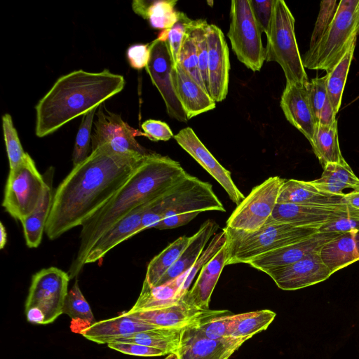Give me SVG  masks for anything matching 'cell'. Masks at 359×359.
<instances>
[{
	"label": "cell",
	"mask_w": 359,
	"mask_h": 359,
	"mask_svg": "<svg viewBox=\"0 0 359 359\" xmlns=\"http://www.w3.org/2000/svg\"><path fill=\"white\" fill-rule=\"evenodd\" d=\"M123 76L108 69H83L60 76L35 107V133L50 135L78 116L97 109L125 86Z\"/></svg>",
	"instance_id": "3957f363"
},
{
	"label": "cell",
	"mask_w": 359,
	"mask_h": 359,
	"mask_svg": "<svg viewBox=\"0 0 359 359\" xmlns=\"http://www.w3.org/2000/svg\"><path fill=\"white\" fill-rule=\"evenodd\" d=\"M2 128L10 169H13L22 161L26 153L22 149L10 114H5L2 116Z\"/></svg>",
	"instance_id": "60d3db41"
},
{
	"label": "cell",
	"mask_w": 359,
	"mask_h": 359,
	"mask_svg": "<svg viewBox=\"0 0 359 359\" xmlns=\"http://www.w3.org/2000/svg\"><path fill=\"white\" fill-rule=\"evenodd\" d=\"M351 231H359V216L347 215L323 224L319 228L320 232L344 233Z\"/></svg>",
	"instance_id": "816d5d0a"
},
{
	"label": "cell",
	"mask_w": 359,
	"mask_h": 359,
	"mask_svg": "<svg viewBox=\"0 0 359 359\" xmlns=\"http://www.w3.org/2000/svg\"><path fill=\"white\" fill-rule=\"evenodd\" d=\"M187 175L178 161L149 154L111 198L82 224L79 250L67 271L69 278L79 274L90 249L104 232L140 205L163 196Z\"/></svg>",
	"instance_id": "7a4b0ae2"
},
{
	"label": "cell",
	"mask_w": 359,
	"mask_h": 359,
	"mask_svg": "<svg viewBox=\"0 0 359 359\" xmlns=\"http://www.w3.org/2000/svg\"><path fill=\"white\" fill-rule=\"evenodd\" d=\"M277 203L303 205H335L346 203L344 196H337L323 192L309 181L287 180L283 182Z\"/></svg>",
	"instance_id": "4316f807"
},
{
	"label": "cell",
	"mask_w": 359,
	"mask_h": 359,
	"mask_svg": "<svg viewBox=\"0 0 359 359\" xmlns=\"http://www.w3.org/2000/svg\"><path fill=\"white\" fill-rule=\"evenodd\" d=\"M218 227V224L214 220L208 219L204 222L197 232L190 236V241L180 257L163 276L156 285L167 283L190 269L203 252L205 245L215 233Z\"/></svg>",
	"instance_id": "484cf974"
},
{
	"label": "cell",
	"mask_w": 359,
	"mask_h": 359,
	"mask_svg": "<svg viewBox=\"0 0 359 359\" xmlns=\"http://www.w3.org/2000/svg\"><path fill=\"white\" fill-rule=\"evenodd\" d=\"M172 82L187 119L213 109L216 104L209 93L199 86L178 63L172 68Z\"/></svg>",
	"instance_id": "cb8c5ba5"
},
{
	"label": "cell",
	"mask_w": 359,
	"mask_h": 359,
	"mask_svg": "<svg viewBox=\"0 0 359 359\" xmlns=\"http://www.w3.org/2000/svg\"><path fill=\"white\" fill-rule=\"evenodd\" d=\"M336 115L337 114L334 112L332 105L329 99H327L320 112L318 124L323 126L332 125L337 121Z\"/></svg>",
	"instance_id": "db71d44e"
},
{
	"label": "cell",
	"mask_w": 359,
	"mask_h": 359,
	"mask_svg": "<svg viewBox=\"0 0 359 359\" xmlns=\"http://www.w3.org/2000/svg\"><path fill=\"white\" fill-rule=\"evenodd\" d=\"M206 37L209 94L215 102H222L228 93L230 69L229 48L223 32L215 25L208 24Z\"/></svg>",
	"instance_id": "d6986e66"
},
{
	"label": "cell",
	"mask_w": 359,
	"mask_h": 359,
	"mask_svg": "<svg viewBox=\"0 0 359 359\" xmlns=\"http://www.w3.org/2000/svg\"><path fill=\"white\" fill-rule=\"evenodd\" d=\"M25 314L28 322L37 325H46V317L39 308L33 306L25 309Z\"/></svg>",
	"instance_id": "11a10c76"
},
{
	"label": "cell",
	"mask_w": 359,
	"mask_h": 359,
	"mask_svg": "<svg viewBox=\"0 0 359 359\" xmlns=\"http://www.w3.org/2000/svg\"><path fill=\"white\" fill-rule=\"evenodd\" d=\"M177 3L175 0H134L132 8L135 13L147 20L152 28L164 30L170 29L183 13L175 9Z\"/></svg>",
	"instance_id": "4dcf8cb0"
},
{
	"label": "cell",
	"mask_w": 359,
	"mask_h": 359,
	"mask_svg": "<svg viewBox=\"0 0 359 359\" xmlns=\"http://www.w3.org/2000/svg\"><path fill=\"white\" fill-rule=\"evenodd\" d=\"M191 20L188 25L187 31L180 49L178 63L199 86L207 91L198 68L196 43L189 29Z\"/></svg>",
	"instance_id": "ab89813d"
},
{
	"label": "cell",
	"mask_w": 359,
	"mask_h": 359,
	"mask_svg": "<svg viewBox=\"0 0 359 359\" xmlns=\"http://www.w3.org/2000/svg\"><path fill=\"white\" fill-rule=\"evenodd\" d=\"M356 40L353 41L340 60L326 72V86L328 99L337 114L341 103L342 95L348 73L353 57Z\"/></svg>",
	"instance_id": "d590c367"
},
{
	"label": "cell",
	"mask_w": 359,
	"mask_h": 359,
	"mask_svg": "<svg viewBox=\"0 0 359 359\" xmlns=\"http://www.w3.org/2000/svg\"><path fill=\"white\" fill-rule=\"evenodd\" d=\"M161 197L140 205L104 232L90 249L85 264L94 263L102 259L117 245L137 234L144 214Z\"/></svg>",
	"instance_id": "44dd1931"
},
{
	"label": "cell",
	"mask_w": 359,
	"mask_h": 359,
	"mask_svg": "<svg viewBox=\"0 0 359 359\" xmlns=\"http://www.w3.org/2000/svg\"><path fill=\"white\" fill-rule=\"evenodd\" d=\"M226 266L248 264L255 257L299 242L320 232L318 228L276 222L270 217L259 230L248 232L227 226Z\"/></svg>",
	"instance_id": "277c9868"
},
{
	"label": "cell",
	"mask_w": 359,
	"mask_h": 359,
	"mask_svg": "<svg viewBox=\"0 0 359 359\" xmlns=\"http://www.w3.org/2000/svg\"><path fill=\"white\" fill-rule=\"evenodd\" d=\"M165 359H178V358L176 353H170Z\"/></svg>",
	"instance_id": "680465c9"
},
{
	"label": "cell",
	"mask_w": 359,
	"mask_h": 359,
	"mask_svg": "<svg viewBox=\"0 0 359 359\" xmlns=\"http://www.w3.org/2000/svg\"><path fill=\"white\" fill-rule=\"evenodd\" d=\"M283 290H296L328 279L332 271L324 264L320 253L287 266L264 271Z\"/></svg>",
	"instance_id": "2e32d148"
},
{
	"label": "cell",
	"mask_w": 359,
	"mask_h": 359,
	"mask_svg": "<svg viewBox=\"0 0 359 359\" xmlns=\"http://www.w3.org/2000/svg\"><path fill=\"white\" fill-rule=\"evenodd\" d=\"M155 328L158 327L123 312L116 317L95 322L81 334L97 344H108L135 333Z\"/></svg>",
	"instance_id": "603a6c76"
},
{
	"label": "cell",
	"mask_w": 359,
	"mask_h": 359,
	"mask_svg": "<svg viewBox=\"0 0 359 359\" xmlns=\"http://www.w3.org/2000/svg\"><path fill=\"white\" fill-rule=\"evenodd\" d=\"M294 18L283 0H274L265 48V60L278 63L286 83L306 85L309 79L299 51L294 32Z\"/></svg>",
	"instance_id": "52a82bcc"
},
{
	"label": "cell",
	"mask_w": 359,
	"mask_h": 359,
	"mask_svg": "<svg viewBox=\"0 0 359 359\" xmlns=\"http://www.w3.org/2000/svg\"><path fill=\"white\" fill-rule=\"evenodd\" d=\"M46 185L34 160L26 153L22 161L10 169L2 206L13 218L21 222L37 207Z\"/></svg>",
	"instance_id": "ba28073f"
},
{
	"label": "cell",
	"mask_w": 359,
	"mask_h": 359,
	"mask_svg": "<svg viewBox=\"0 0 359 359\" xmlns=\"http://www.w3.org/2000/svg\"><path fill=\"white\" fill-rule=\"evenodd\" d=\"M96 114L94 109L83 115L78 130L72 153L73 165L76 166L83 161L88 156L90 141L91 140V129L93 118Z\"/></svg>",
	"instance_id": "7bdbcfd3"
},
{
	"label": "cell",
	"mask_w": 359,
	"mask_h": 359,
	"mask_svg": "<svg viewBox=\"0 0 359 359\" xmlns=\"http://www.w3.org/2000/svg\"><path fill=\"white\" fill-rule=\"evenodd\" d=\"M91 135L92 150L107 145L118 153L136 152L148 154L149 151L135 140L137 136H145L143 132L126 123L119 114L109 111L104 103L99 106Z\"/></svg>",
	"instance_id": "7c38bea8"
},
{
	"label": "cell",
	"mask_w": 359,
	"mask_h": 359,
	"mask_svg": "<svg viewBox=\"0 0 359 359\" xmlns=\"http://www.w3.org/2000/svg\"><path fill=\"white\" fill-rule=\"evenodd\" d=\"M254 17L262 32L268 33L272 18L274 0H249Z\"/></svg>",
	"instance_id": "c3c4849f"
},
{
	"label": "cell",
	"mask_w": 359,
	"mask_h": 359,
	"mask_svg": "<svg viewBox=\"0 0 359 359\" xmlns=\"http://www.w3.org/2000/svg\"><path fill=\"white\" fill-rule=\"evenodd\" d=\"M190 241V237L182 236L170 243L149 263L144 280L156 286L163 276L175 264Z\"/></svg>",
	"instance_id": "8d00e7d4"
},
{
	"label": "cell",
	"mask_w": 359,
	"mask_h": 359,
	"mask_svg": "<svg viewBox=\"0 0 359 359\" xmlns=\"http://www.w3.org/2000/svg\"><path fill=\"white\" fill-rule=\"evenodd\" d=\"M342 233L318 232L299 242L259 255L248 264L262 272L270 269L287 266L307 257L318 254L323 248Z\"/></svg>",
	"instance_id": "e0dca14e"
},
{
	"label": "cell",
	"mask_w": 359,
	"mask_h": 359,
	"mask_svg": "<svg viewBox=\"0 0 359 359\" xmlns=\"http://www.w3.org/2000/svg\"><path fill=\"white\" fill-rule=\"evenodd\" d=\"M53 197L51 187L46 183L37 207L21 221L26 244L30 248H37L41 244L50 212Z\"/></svg>",
	"instance_id": "1f68e13d"
},
{
	"label": "cell",
	"mask_w": 359,
	"mask_h": 359,
	"mask_svg": "<svg viewBox=\"0 0 359 359\" xmlns=\"http://www.w3.org/2000/svg\"><path fill=\"white\" fill-rule=\"evenodd\" d=\"M285 180L270 177L253 187L233 211L226 226L248 232L259 230L271 216Z\"/></svg>",
	"instance_id": "30bf717a"
},
{
	"label": "cell",
	"mask_w": 359,
	"mask_h": 359,
	"mask_svg": "<svg viewBox=\"0 0 359 359\" xmlns=\"http://www.w3.org/2000/svg\"><path fill=\"white\" fill-rule=\"evenodd\" d=\"M107 346L120 353L136 356L155 357L167 354L163 350L132 342L116 341Z\"/></svg>",
	"instance_id": "7dc6e473"
},
{
	"label": "cell",
	"mask_w": 359,
	"mask_h": 359,
	"mask_svg": "<svg viewBox=\"0 0 359 359\" xmlns=\"http://www.w3.org/2000/svg\"><path fill=\"white\" fill-rule=\"evenodd\" d=\"M227 255L226 242L215 255L202 267L193 287L185 294L184 298L189 303L202 309H210L211 295L226 266Z\"/></svg>",
	"instance_id": "d4e9b609"
},
{
	"label": "cell",
	"mask_w": 359,
	"mask_h": 359,
	"mask_svg": "<svg viewBox=\"0 0 359 359\" xmlns=\"http://www.w3.org/2000/svg\"><path fill=\"white\" fill-rule=\"evenodd\" d=\"M191 20L183 13L180 20L168 29L167 43L173 68L176 67L178 64L180 49Z\"/></svg>",
	"instance_id": "f6af8a7d"
},
{
	"label": "cell",
	"mask_w": 359,
	"mask_h": 359,
	"mask_svg": "<svg viewBox=\"0 0 359 359\" xmlns=\"http://www.w3.org/2000/svg\"><path fill=\"white\" fill-rule=\"evenodd\" d=\"M141 127L145 137L151 141H168L174 137L168 125L161 121L149 119Z\"/></svg>",
	"instance_id": "681fc988"
},
{
	"label": "cell",
	"mask_w": 359,
	"mask_h": 359,
	"mask_svg": "<svg viewBox=\"0 0 359 359\" xmlns=\"http://www.w3.org/2000/svg\"><path fill=\"white\" fill-rule=\"evenodd\" d=\"M70 278L67 272L50 266L36 273L32 278L25 309L36 306L46 317V323L55 321L62 314Z\"/></svg>",
	"instance_id": "8fae6325"
},
{
	"label": "cell",
	"mask_w": 359,
	"mask_h": 359,
	"mask_svg": "<svg viewBox=\"0 0 359 359\" xmlns=\"http://www.w3.org/2000/svg\"><path fill=\"white\" fill-rule=\"evenodd\" d=\"M311 144L323 168L327 163H339L344 159L339 144L337 120L330 126L318 125Z\"/></svg>",
	"instance_id": "e575fe53"
},
{
	"label": "cell",
	"mask_w": 359,
	"mask_h": 359,
	"mask_svg": "<svg viewBox=\"0 0 359 359\" xmlns=\"http://www.w3.org/2000/svg\"><path fill=\"white\" fill-rule=\"evenodd\" d=\"M359 34V0H341L330 26L302 57L305 68L330 70Z\"/></svg>",
	"instance_id": "8992f818"
},
{
	"label": "cell",
	"mask_w": 359,
	"mask_h": 359,
	"mask_svg": "<svg viewBox=\"0 0 359 359\" xmlns=\"http://www.w3.org/2000/svg\"><path fill=\"white\" fill-rule=\"evenodd\" d=\"M226 242V234L224 229L213 236L208 247L205 248V250H203L191 268L183 274L180 275L184 280V290L187 292L189 290V287L196 273L209 260H210L215 255V254L223 247Z\"/></svg>",
	"instance_id": "b9f144b4"
},
{
	"label": "cell",
	"mask_w": 359,
	"mask_h": 359,
	"mask_svg": "<svg viewBox=\"0 0 359 359\" xmlns=\"http://www.w3.org/2000/svg\"><path fill=\"white\" fill-rule=\"evenodd\" d=\"M332 273L359 260V231L342 233L326 244L320 252Z\"/></svg>",
	"instance_id": "f1b7e54d"
},
{
	"label": "cell",
	"mask_w": 359,
	"mask_h": 359,
	"mask_svg": "<svg viewBox=\"0 0 359 359\" xmlns=\"http://www.w3.org/2000/svg\"><path fill=\"white\" fill-rule=\"evenodd\" d=\"M174 138L224 188L234 203L238 205L244 199L231 172L217 161L190 127L180 130Z\"/></svg>",
	"instance_id": "ac0fdd59"
},
{
	"label": "cell",
	"mask_w": 359,
	"mask_h": 359,
	"mask_svg": "<svg viewBox=\"0 0 359 359\" xmlns=\"http://www.w3.org/2000/svg\"><path fill=\"white\" fill-rule=\"evenodd\" d=\"M62 314L71 318L72 332L80 334L96 322L91 308L80 290L77 279L68 292Z\"/></svg>",
	"instance_id": "d6a6232c"
},
{
	"label": "cell",
	"mask_w": 359,
	"mask_h": 359,
	"mask_svg": "<svg viewBox=\"0 0 359 359\" xmlns=\"http://www.w3.org/2000/svg\"><path fill=\"white\" fill-rule=\"evenodd\" d=\"M148 154L118 153L107 145L92 150L53 194L45 228L48 238L55 240L82 226L121 189Z\"/></svg>",
	"instance_id": "6da1fadb"
},
{
	"label": "cell",
	"mask_w": 359,
	"mask_h": 359,
	"mask_svg": "<svg viewBox=\"0 0 359 359\" xmlns=\"http://www.w3.org/2000/svg\"><path fill=\"white\" fill-rule=\"evenodd\" d=\"M208 24L205 20H191L189 26L191 34L194 39L197 57L198 60V68L205 86L206 90L209 93L208 83V49L206 37V29Z\"/></svg>",
	"instance_id": "f35d334b"
},
{
	"label": "cell",
	"mask_w": 359,
	"mask_h": 359,
	"mask_svg": "<svg viewBox=\"0 0 359 359\" xmlns=\"http://www.w3.org/2000/svg\"><path fill=\"white\" fill-rule=\"evenodd\" d=\"M276 316L275 312L268 309L235 314L229 336L249 339L266 330Z\"/></svg>",
	"instance_id": "74e56055"
},
{
	"label": "cell",
	"mask_w": 359,
	"mask_h": 359,
	"mask_svg": "<svg viewBox=\"0 0 359 359\" xmlns=\"http://www.w3.org/2000/svg\"><path fill=\"white\" fill-rule=\"evenodd\" d=\"M339 1H322L316 22L311 35L309 48L313 47L321 39L336 13Z\"/></svg>",
	"instance_id": "ee69618b"
},
{
	"label": "cell",
	"mask_w": 359,
	"mask_h": 359,
	"mask_svg": "<svg viewBox=\"0 0 359 359\" xmlns=\"http://www.w3.org/2000/svg\"><path fill=\"white\" fill-rule=\"evenodd\" d=\"M151 54L150 43L133 44L127 50L128 62L133 69L140 70L145 68L149 61Z\"/></svg>",
	"instance_id": "f907efd6"
},
{
	"label": "cell",
	"mask_w": 359,
	"mask_h": 359,
	"mask_svg": "<svg viewBox=\"0 0 359 359\" xmlns=\"http://www.w3.org/2000/svg\"><path fill=\"white\" fill-rule=\"evenodd\" d=\"M309 182L323 192L337 196H345L344 190L347 189H359V178L345 159L339 163H327L321 177Z\"/></svg>",
	"instance_id": "f546056e"
},
{
	"label": "cell",
	"mask_w": 359,
	"mask_h": 359,
	"mask_svg": "<svg viewBox=\"0 0 359 359\" xmlns=\"http://www.w3.org/2000/svg\"><path fill=\"white\" fill-rule=\"evenodd\" d=\"M344 201L351 206L359 210V189L346 193L344 196Z\"/></svg>",
	"instance_id": "9f6ffc18"
},
{
	"label": "cell",
	"mask_w": 359,
	"mask_h": 359,
	"mask_svg": "<svg viewBox=\"0 0 359 359\" xmlns=\"http://www.w3.org/2000/svg\"><path fill=\"white\" fill-rule=\"evenodd\" d=\"M186 293L177 278L156 286H151L144 280L136 302L128 311L136 312L167 307L181 301Z\"/></svg>",
	"instance_id": "83f0119b"
},
{
	"label": "cell",
	"mask_w": 359,
	"mask_h": 359,
	"mask_svg": "<svg viewBox=\"0 0 359 359\" xmlns=\"http://www.w3.org/2000/svg\"><path fill=\"white\" fill-rule=\"evenodd\" d=\"M199 212L180 214L163 219L156 226V229L163 230L184 226L194 219Z\"/></svg>",
	"instance_id": "f5cc1de1"
},
{
	"label": "cell",
	"mask_w": 359,
	"mask_h": 359,
	"mask_svg": "<svg viewBox=\"0 0 359 359\" xmlns=\"http://www.w3.org/2000/svg\"><path fill=\"white\" fill-rule=\"evenodd\" d=\"M178 328H155L135 333L117 341L136 343L175 353L180 345L183 330Z\"/></svg>",
	"instance_id": "836d02e7"
},
{
	"label": "cell",
	"mask_w": 359,
	"mask_h": 359,
	"mask_svg": "<svg viewBox=\"0 0 359 359\" xmlns=\"http://www.w3.org/2000/svg\"><path fill=\"white\" fill-rule=\"evenodd\" d=\"M247 340V338L235 337L211 339L184 329L175 353L178 359H229Z\"/></svg>",
	"instance_id": "7402d4cb"
},
{
	"label": "cell",
	"mask_w": 359,
	"mask_h": 359,
	"mask_svg": "<svg viewBox=\"0 0 359 359\" xmlns=\"http://www.w3.org/2000/svg\"><path fill=\"white\" fill-rule=\"evenodd\" d=\"M280 104L286 119L311 144L318 124L310 103L306 85L286 83Z\"/></svg>",
	"instance_id": "ffe728a7"
},
{
	"label": "cell",
	"mask_w": 359,
	"mask_h": 359,
	"mask_svg": "<svg viewBox=\"0 0 359 359\" xmlns=\"http://www.w3.org/2000/svg\"><path fill=\"white\" fill-rule=\"evenodd\" d=\"M347 215L359 216V210L348 203L335 205L277 203L270 218L276 222L319 229L325 224Z\"/></svg>",
	"instance_id": "5bb4252c"
},
{
	"label": "cell",
	"mask_w": 359,
	"mask_h": 359,
	"mask_svg": "<svg viewBox=\"0 0 359 359\" xmlns=\"http://www.w3.org/2000/svg\"><path fill=\"white\" fill-rule=\"evenodd\" d=\"M306 88L310 103L318 123L320 112L328 99L326 76L311 79L306 84Z\"/></svg>",
	"instance_id": "bcb514c9"
},
{
	"label": "cell",
	"mask_w": 359,
	"mask_h": 359,
	"mask_svg": "<svg viewBox=\"0 0 359 359\" xmlns=\"http://www.w3.org/2000/svg\"><path fill=\"white\" fill-rule=\"evenodd\" d=\"M7 242V233L2 222H0V249H3Z\"/></svg>",
	"instance_id": "6f0895ef"
},
{
	"label": "cell",
	"mask_w": 359,
	"mask_h": 359,
	"mask_svg": "<svg viewBox=\"0 0 359 359\" xmlns=\"http://www.w3.org/2000/svg\"><path fill=\"white\" fill-rule=\"evenodd\" d=\"M262 33L249 0L231 1L227 35L238 60L253 72L259 71L265 61Z\"/></svg>",
	"instance_id": "9c48e42d"
},
{
	"label": "cell",
	"mask_w": 359,
	"mask_h": 359,
	"mask_svg": "<svg viewBox=\"0 0 359 359\" xmlns=\"http://www.w3.org/2000/svg\"><path fill=\"white\" fill-rule=\"evenodd\" d=\"M205 211L225 212V208L210 183L188 174L144 214L137 232L156 228L165 217Z\"/></svg>",
	"instance_id": "5b68a950"
},
{
	"label": "cell",
	"mask_w": 359,
	"mask_h": 359,
	"mask_svg": "<svg viewBox=\"0 0 359 359\" xmlns=\"http://www.w3.org/2000/svg\"><path fill=\"white\" fill-rule=\"evenodd\" d=\"M150 59L145 69L163 97L170 117L186 122L188 119L172 82L173 65L167 41L156 38L150 43Z\"/></svg>",
	"instance_id": "4fadbf2b"
},
{
	"label": "cell",
	"mask_w": 359,
	"mask_h": 359,
	"mask_svg": "<svg viewBox=\"0 0 359 359\" xmlns=\"http://www.w3.org/2000/svg\"><path fill=\"white\" fill-rule=\"evenodd\" d=\"M125 313L158 328L186 329L229 311L202 309L189 303L184 297L179 302L162 309Z\"/></svg>",
	"instance_id": "9a60e30c"
}]
</instances>
